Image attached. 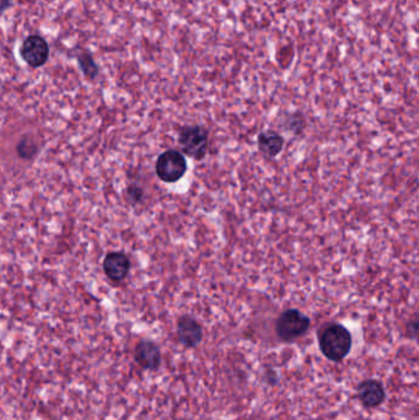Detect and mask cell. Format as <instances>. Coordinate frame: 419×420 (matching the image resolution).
I'll use <instances>...</instances> for the list:
<instances>
[{"mask_svg":"<svg viewBox=\"0 0 419 420\" xmlns=\"http://www.w3.org/2000/svg\"><path fill=\"white\" fill-rule=\"evenodd\" d=\"M177 334L182 344L187 346H196L202 341V328L193 318L188 316L180 318L177 325Z\"/></svg>","mask_w":419,"mask_h":420,"instance_id":"obj_8","label":"cell"},{"mask_svg":"<svg viewBox=\"0 0 419 420\" xmlns=\"http://www.w3.org/2000/svg\"><path fill=\"white\" fill-rule=\"evenodd\" d=\"M283 138L275 132H265L258 136V148L262 153L275 158L283 149Z\"/></svg>","mask_w":419,"mask_h":420,"instance_id":"obj_10","label":"cell"},{"mask_svg":"<svg viewBox=\"0 0 419 420\" xmlns=\"http://www.w3.org/2000/svg\"><path fill=\"white\" fill-rule=\"evenodd\" d=\"M128 197L132 202L138 203L143 198V189L138 186H131L128 188Z\"/></svg>","mask_w":419,"mask_h":420,"instance_id":"obj_13","label":"cell"},{"mask_svg":"<svg viewBox=\"0 0 419 420\" xmlns=\"http://www.w3.org/2000/svg\"><path fill=\"white\" fill-rule=\"evenodd\" d=\"M76 59H78V63H79L80 70L83 71V74L88 79L93 80L98 78L100 70H98V64H96V62L93 61V56H91L90 52L81 49L76 54Z\"/></svg>","mask_w":419,"mask_h":420,"instance_id":"obj_11","label":"cell"},{"mask_svg":"<svg viewBox=\"0 0 419 420\" xmlns=\"http://www.w3.org/2000/svg\"><path fill=\"white\" fill-rule=\"evenodd\" d=\"M359 397L364 406L377 407L385 399V390L377 380H368L359 386Z\"/></svg>","mask_w":419,"mask_h":420,"instance_id":"obj_9","label":"cell"},{"mask_svg":"<svg viewBox=\"0 0 419 420\" xmlns=\"http://www.w3.org/2000/svg\"><path fill=\"white\" fill-rule=\"evenodd\" d=\"M38 144L31 138H23L18 144V154L23 159H31L38 154Z\"/></svg>","mask_w":419,"mask_h":420,"instance_id":"obj_12","label":"cell"},{"mask_svg":"<svg viewBox=\"0 0 419 420\" xmlns=\"http://www.w3.org/2000/svg\"><path fill=\"white\" fill-rule=\"evenodd\" d=\"M310 327V318L299 310H287L277 320L275 331L283 341H293L303 336Z\"/></svg>","mask_w":419,"mask_h":420,"instance_id":"obj_3","label":"cell"},{"mask_svg":"<svg viewBox=\"0 0 419 420\" xmlns=\"http://www.w3.org/2000/svg\"><path fill=\"white\" fill-rule=\"evenodd\" d=\"M130 268H131V262L125 253H108L103 261L105 274L108 276V279L116 283H120L128 276Z\"/></svg>","mask_w":419,"mask_h":420,"instance_id":"obj_6","label":"cell"},{"mask_svg":"<svg viewBox=\"0 0 419 420\" xmlns=\"http://www.w3.org/2000/svg\"><path fill=\"white\" fill-rule=\"evenodd\" d=\"M320 348L327 359L340 361L350 354L352 336L345 327L330 325L320 336Z\"/></svg>","mask_w":419,"mask_h":420,"instance_id":"obj_1","label":"cell"},{"mask_svg":"<svg viewBox=\"0 0 419 420\" xmlns=\"http://www.w3.org/2000/svg\"><path fill=\"white\" fill-rule=\"evenodd\" d=\"M13 4V0H0V15L4 14Z\"/></svg>","mask_w":419,"mask_h":420,"instance_id":"obj_14","label":"cell"},{"mask_svg":"<svg viewBox=\"0 0 419 420\" xmlns=\"http://www.w3.org/2000/svg\"><path fill=\"white\" fill-rule=\"evenodd\" d=\"M135 361L147 370H156L161 363L159 346L150 341H142L135 346Z\"/></svg>","mask_w":419,"mask_h":420,"instance_id":"obj_7","label":"cell"},{"mask_svg":"<svg viewBox=\"0 0 419 420\" xmlns=\"http://www.w3.org/2000/svg\"><path fill=\"white\" fill-rule=\"evenodd\" d=\"M51 48L46 38L40 35H30L20 47V57L31 68L45 66L50 58Z\"/></svg>","mask_w":419,"mask_h":420,"instance_id":"obj_5","label":"cell"},{"mask_svg":"<svg viewBox=\"0 0 419 420\" xmlns=\"http://www.w3.org/2000/svg\"><path fill=\"white\" fill-rule=\"evenodd\" d=\"M178 143L188 156L200 160L205 155L208 146V132L200 126H188L182 128Z\"/></svg>","mask_w":419,"mask_h":420,"instance_id":"obj_4","label":"cell"},{"mask_svg":"<svg viewBox=\"0 0 419 420\" xmlns=\"http://www.w3.org/2000/svg\"><path fill=\"white\" fill-rule=\"evenodd\" d=\"M187 163L185 156L176 150H168L160 155L155 165L158 177L166 183H175L186 173Z\"/></svg>","mask_w":419,"mask_h":420,"instance_id":"obj_2","label":"cell"}]
</instances>
